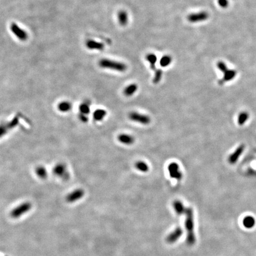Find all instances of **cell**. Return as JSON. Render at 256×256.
<instances>
[{"instance_id": "6da1fadb", "label": "cell", "mask_w": 256, "mask_h": 256, "mask_svg": "<svg viewBox=\"0 0 256 256\" xmlns=\"http://www.w3.org/2000/svg\"><path fill=\"white\" fill-rule=\"evenodd\" d=\"M184 215L186 218L185 221L186 228L187 232V243L189 246H192L196 242V237L194 233V221H193V212L191 208H186Z\"/></svg>"}, {"instance_id": "7a4b0ae2", "label": "cell", "mask_w": 256, "mask_h": 256, "mask_svg": "<svg viewBox=\"0 0 256 256\" xmlns=\"http://www.w3.org/2000/svg\"><path fill=\"white\" fill-rule=\"evenodd\" d=\"M98 65L102 68L109 69L119 72H124L127 69V66L125 63L109 59H102L100 60Z\"/></svg>"}, {"instance_id": "3957f363", "label": "cell", "mask_w": 256, "mask_h": 256, "mask_svg": "<svg viewBox=\"0 0 256 256\" xmlns=\"http://www.w3.org/2000/svg\"><path fill=\"white\" fill-rule=\"evenodd\" d=\"M32 205L29 202H25L14 208L10 213V216L13 218L17 219L25 214L31 209Z\"/></svg>"}, {"instance_id": "277c9868", "label": "cell", "mask_w": 256, "mask_h": 256, "mask_svg": "<svg viewBox=\"0 0 256 256\" xmlns=\"http://www.w3.org/2000/svg\"><path fill=\"white\" fill-rule=\"evenodd\" d=\"M53 171L55 175L61 178L63 180H68L70 179L69 173L63 164L59 163L57 164L53 168Z\"/></svg>"}, {"instance_id": "5b68a950", "label": "cell", "mask_w": 256, "mask_h": 256, "mask_svg": "<svg viewBox=\"0 0 256 256\" xmlns=\"http://www.w3.org/2000/svg\"><path fill=\"white\" fill-rule=\"evenodd\" d=\"M129 118L132 121L138 122L143 125H148L150 123L151 119L148 116L133 112L129 113Z\"/></svg>"}, {"instance_id": "8992f818", "label": "cell", "mask_w": 256, "mask_h": 256, "mask_svg": "<svg viewBox=\"0 0 256 256\" xmlns=\"http://www.w3.org/2000/svg\"><path fill=\"white\" fill-rule=\"evenodd\" d=\"M10 30L13 34L21 41H26L28 38L27 32L20 28L16 23H13L10 26Z\"/></svg>"}, {"instance_id": "52a82bcc", "label": "cell", "mask_w": 256, "mask_h": 256, "mask_svg": "<svg viewBox=\"0 0 256 256\" xmlns=\"http://www.w3.org/2000/svg\"><path fill=\"white\" fill-rule=\"evenodd\" d=\"M84 190L82 188H76L68 193L65 197V200L68 203H73L81 199L84 195Z\"/></svg>"}, {"instance_id": "ba28073f", "label": "cell", "mask_w": 256, "mask_h": 256, "mask_svg": "<svg viewBox=\"0 0 256 256\" xmlns=\"http://www.w3.org/2000/svg\"><path fill=\"white\" fill-rule=\"evenodd\" d=\"M168 170L170 176L173 179L180 180L182 178V173L179 170V166L175 162H172L169 164Z\"/></svg>"}, {"instance_id": "9c48e42d", "label": "cell", "mask_w": 256, "mask_h": 256, "mask_svg": "<svg viewBox=\"0 0 256 256\" xmlns=\"http://www.w3.org/2000/svg\"><path fill=\"white\" fill-rule=\"evenodd\" d=\"M183 229L181 227H177L171 233L167 236L166 241L169 244H173L179 240L183 234Z\"/></svg>"}, {"instance_id": "30bf717a", "label": "cell", "mask_w": 256, "mask_h": 256, "mask_svg": "<svg viewBox=\"0 0 256 256\" xmlns=\"http://www.w3.org/2000/svg\"><path fill=\"white\" fill-rule=\"evenodd\" d=\"M208 14L206 12H203L190 14L187 17V20L192 23H196V22L206 20L208 18Z\"/></svg>"}, {"instance_id": "8fae6325", "label": "cell", "mask_w": 256, "mask_h": 256, "mask_svg": "<svg viewBox=\"0 0 256 256\" xmlns=\"http://www.w3.org/2000/svg\"><path fill=\"white\" fill-rule=\"evenodd\" d=\"M244 149H245L244 145H241L240 146H239L236 149V150L229 156L228 158L229 162L231 164H236L238 160L239 159L240 155L242 154Z\"/></svg>"}, {"instance_id": "7c38bea8", "label": "cell", "mask_w": 256, "mask_h": 256, "mask_svg": "<svg viewBox=\"0 0 256 256\" xmlns=\"http://www.w3.org/2000/svg\"><path fill=\"white\" fill-rule=\"evenodd\" d=\"M85 45L88 49L91 50L102 51L104 48L103 43L95 41L94 40H88L85 43Z\"/></svg>"}, {"instance_id": "4fadbf2b", "label": "cell", "mask_w": 256, "mask_h": 256, "mask_svg": "<svg viewBox=\"0 0 256 256\" xmlns=\"http://www.w3.org/2000/svg\"><path fill=\"white\" fill-rule=\"evenodd\" d=\"M117 139L120 143L125 145H132L135 142L134 137L128 134H120Z\"/></svg>"}, {"instance_id": "5bb4252c", "label": "cell", "mask_w": 256, "mask_h": 256, "mask_svg": "<svg viewBox=\"0 0 256 256\" xmlns=\"http://www.w3.org/2000/svg\"><path fill=\"white\" fill-rule=\"evenodd\" d=\"M236 74H237V72L235 70H228L224 73V78L221 80L219 81V83L220 84H224L225 82L231 81L233 79H234V77L236 76Z\"/></svg>"}, {"instance_id": "9a60e30c", "label": "cell", "mask_w": 256, "mask_h": 256, "mask_svg": "<svg viewBox=\"0 0 256 256\" xmlns=\"http://www.w3.org/2000/svg\"><path fill=\"white\" fill-rule=\"evenodd\" d=\"M117 19L119 24L125 26L128 24V13L124 10H121L117 13Z\"/></svg>"}, {"instance_id": "2e32d148", "label": "cell", "mask_w": 256, "mask_h": 256, "mask_svg": "<svg viewBox=\"0 0 256 256\" xmlns=\"http://www.w3.org/2000/svg\"><path fill=\"white\" fill-rule=\"evenodd\" d=\"M173 206L176 213L178 215H181L185 214L186 208H184L183 203L180 201H179V200H175V201H174L173 203Z\"/></svg>"}, {"instance_id": "e0dca14e", "label": "cell", "mask_w": 256, "mask_h": 256, "mask_svg": "<svg viewBox=\"0 0 256 256\" xmlns=\"http://www.w3.org/2000/svg\"><path fill=\"white\" fill-rule=\"evenodd\" d=\"M138 88V85L136 84H131L124 89V93L126 96L130 97L135 93Z\"/></svg>"}, {"instance_id": "ac0fdd59", "label": "cell", "mask_w": 256, "mask_h": 256, "mask_svg": "<svg viewBox=\"0 0 256 256\" xmlns=\"http://www.w3.org/2000/svg\"><path fill=\"white\" fill-rule=\"evenodd\" d=\"M106 111L103 109H97L95 110L93 114V119L96 121H102L106 116Z\"/></svg>"}, {"instance_id": "d6986e66", "label": "cell", "mask_w": 256, "mask_h": 256, "mask_svg": "<svg viewBox=\"0 0 256 256\" xmlns=\"http://www.w3.org/2000/svg\"><path fill=\"white\" fill-rule=\"evenodd\" d=\"M255 224V220L251 216H247L243 219V225L247 229H251Z\"/></svg>"}, {"instance_id": "ffe728a7", "label": "cell", "mask_w": 256, "mask_h": 256, "mask_svg": "<svg viewBox=\"0 0 256 256\" xmlns=\"http://www.w3.org/2000/svg\"><path fill=\"white\" fill-rule=\"evenodd\" d=\"M58 108L59 110L62 112H68L71 110L72 108V104L70 102L63 101L61 102L58 104Z\"/></svg>"}, {"instance_id": "44dd1931", "label": "cell", "mask_w": 256, "mask_h": 256, "mask_svg": "<svg viewBox=\"0 0 256 256\" xmlns=\"http://www.w3.org/2000/svg\"><path fill=\"white\" fill-rule=\"evenodd\" d=\"M36 174L37 175L42 179H46L48 176V173L46 169L43 166H38L35 170Z\"/></svg>"}, {"instance_id": "7402d4cb", "label": "cell", "mask_w": 256, "mask_h": 256, "mask_svg": "<svg viewBox=\"0 0 256 256\" xmlns=\"http://www.w3.org/2000/svg\"><path fill=\"white\" fill-rule=\"evenodd\" d=\"M135 167L137 169L139 170L141 172L145 173L147 172L149 170V167L148 164H147L145 162L143 161H138L135 163Z\"/></svg>"}, {"instance_id": "603a6c76", "label": "cell", "mask_w": 256, "mask_h": 256, "mask_svg": "<svg viewBox=\"0 0 256 256\" xmlns=\"http://www.w3.org/2000/svg\"><path fill=\"white\" fill-rule=\"evenodd\" d=\"M146 59L150 63L151 68L154 70L155 69V63H156L157 60V57L154 54L150 53L146 56Z\"/></svg>"}, {"instance_id": "cb8c5ba5", "label": "cell", "mask_w": 256, "mask_h": 256, "mask_svg": "<svg viewBox=\"0 0 256 256\" xmlns=\"http://www.w3.org/2000/svg\"><path fill=\"white\" fill-rule=\"evenodd\" d=\"M79 111H80V115L87 116L88 113L90 112V106L87 103H83L79 107Z\"/></svg>"}, {"instance_id": "d4e9b609", "label": "cell", "mask_w": 256, "mask_h": 256, "mask_svg": "<svg viewBox=\"0 0 256 256\" xmlns=\"http://www.w3.org/2000/svg\"><path fill=\"white\" fill-rule=\"evenodd\" d=\"M249 117L248 113L247 112H241L239 116H238V123L239 124V125L242 126L248 120Z\"/></svg>"}, {"instance_id": "484cf974", "label": "cell", "mask_w": 256, "mask_h": 256, "mask_svg": "<svg viewBox=\"0 0 256 256\" xmlns=\"http://www.w3.org/2000/svg\"><path fill=\"white\" fill-rule=\"evenodd\" d=\"M171 58L169 56V55H164L163 56L160 61V64L162 66V67H166V66H169L171 62Z\"/></svg>"}, {"instance_id": "4316f807", "label": "cell", "mask_w": 256, "mask_h": 256, "mask_svg": "<svg viewBox=\"0 0 256 256\" xmlns=\"http://www.w3.org/2000/svg\"><path fill=\"white\" fill-rule=\"evenodd\" d=\"M162 71L161 70H157L155 71V75L153 79V83L154 84H158L162 79Z\"/></svg>"}, {"instance_id": "83f0119b", "label": "cell", "mask_w": 256, "mask_h": 256, "mask_svg": "<svg viewBox=\"0 0 256 256\" xmlns=\"http://www.w3.org/2000/svg\"><path fill=\"white\" fill-rule=\"evenodd\" d=\"M217 67L221 72L224 73H225L228 70L225 63L222 61H219L217 63Z\"/></svg>"}, {"instance_id": "f1b7e54d", "label": "cell", "mask_w": 256, "mask_h": 256, "mask_svg": "<svg viewBox=\"0 0 256 256\" xmlns=\"http://www.w3.org/2000/svg\"><path fill=\"white\" fill-rule=\"evenodd\" d=\"M219 5L223 8H226L228 5V0H218Z\"/></svg>"}]
</instances>
